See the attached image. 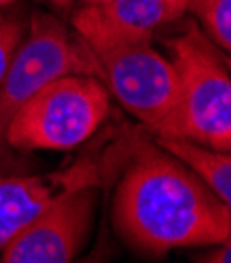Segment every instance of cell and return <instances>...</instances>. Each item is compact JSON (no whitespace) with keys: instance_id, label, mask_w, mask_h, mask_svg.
Wrapping results in <instances>:
<instances>
[{"instance_id":"1","label":"cell","mask_w":231,"mask_h":263,"mask_svg":"<svg viewBox=\"0 0 231 263\" xmlns=\"http://www.w3.org/2000/svg\"><path fill=\"white\" fill-rule=\"evenodd\" d=\"M113 221L131 249L150 257L223 245L231 234L229 205L181 161L144 138L136 140L117 186Z\"/></svg>"},{"instance_id":"2","label":"cell","mask_w":231,"mask_h":263,"mask_svg":"<svg viewBox=\"0 0 231 263\" xmlns=\"http://www.w3.org/2000/svg\"><path fill=\"white\" fill-rule=\"evenodd\" d=\"M177 76V109L162 138L231 151V78L227 54L196 23L167 42Z\"/></svg>"},{"instance_id":"3","label":"cell","mask_w":231,"mask_h":263,"mask_svg":"<svg viewBox=\"0 0 231 263\" xmlns=\"http://www.w3.org/2000/svg\"><path fill=\"white\" fill-rule=\"evenodd\" d=\"M111 109V92L94 76H60L44 84L15 113L7 127L13 153L71 151L100 127Z\"/></svg>"},{"instance_id":"4","label":"cell","mask_w":231,"mask_h":263,"mask_svg":"<svg viewBox=\"0 0 231 263\" xmlns=\"http://www.w3.org/2000/svg\"><path fill=\"white\" fill-rule=\"evenodd\" d=\"M60 76H94L98 67L88 46L60 19L36 11L27 36L0 82V174H17L21 157L7 144V127L15 113L44 84Z\"/></svg>"},{"instance_id":"5","label":"cell","mask_w":231,"mask_h":263,"mask_svg":"<svg viewBox=\"0 0 231 263\" xmlns=\"http://www.w3.org/2000/svg\"><path fill=\"white\" fill-rule=\"evenodd\" d=\"M98 80L156 138L167 134L177 109V76L152 40H117L88 46Z\"/></svg>"},{"instance_id":"6","label":"cell","mask_w":231,"mask_h":263,"mask_svg":"<svg viewBox=\"0 0 231 263\" xmlns=\"http://www.w3.org/2000/svg\"><path fill=\"white\" fill-rule=\"evenodd\" d=\"M96 201L98 184L62 196L3 249V263H73L90 234Z\"/></svg>"},{"instance_id":"7","label":"cell","mask_w":231,"mask_h":263,"mask_svg":"<svg viewBox=\"0 0 231 263\" xmlns=\"http://www.w3.org/2000/svg\"><path fill=\"white\" fill-rule=\"evenodd\" d=\"M98 172V165L83 159L69 170L46 176L0 174V251L62 196L81 186L100 184Z\"/></svg>"},{"instance_id":"8","label":"cell","mask_w":231,"mask_h":263,"mask_svg":"<svg viewBox=\"0 0 231 263\" xmlns=\"http://www.w3.org/2000/svg\"><path fill=\"white\" fill-rule=\"evenodd\" d=\"M187 0H104L83 5L71 25L86 46L117 40H152L154 34L183 17Z\"/></svg>"},{"instance_id":"9","label":"cell","mask_w":231,"mask_h":263,"mask_svg":"<svg viewBox=\"0 0 231 263\" xmlns=\"http://www.w3.org/2000/svg\"><path fill=\"white\" fill-rule=\"evenodd\" d=\"M156 144L204 182L219 199L231 207V157L229 153L208 148L204 144L179 140V138H156Z\"/></svg>"},{"instance_id":"10","label":"cell","mask_w":231,"mask_h":263,"mask_svg":"<svg viewBox=\"0 0 231 263\" xmlns=\"http://www.w3.org/2000/svg\"><path fill=\"white\" fill-rule=\"evenodd\" d=\"M187 11L225 54L231 50V0H187Z\"/></svg>"},{"instance_id":"11","label":"cell","mask_w":231,"mask_h":263,"mask_svg":"<svg viewBox=\"0 0 231 263\" xmlns=\"http://www.w3.org/2000/svg\"><path fill=\"white\" fill-rule=\"evenodd\" d=\"M29 29V19L23 9H0V82L5 80Z\"/></svg>"},{"instance_id":"12","label":"cell","mask_w":231,"mask_h":263,"mask_svg":"<svg viewBox=\"0 0 231 263\" xmlns=\"http://www.w3.org/2000/svg\"><path fill=\"white\" fill-rule=\"evenodd\" d=\"M194 261L196 263H231V245L229 242L215 245V249L196 255Z\"/></svg>"},{"instance_id":"13","label":"cell","mask_w":231,"mask_h":263,"mask_svg":"<svg viewBox=\"0 0 231 263\" xmlns=\"http://www.w3.org/2000/svg\"><path fill=\"white\" fill-rule=\"evenodd\" d=\"M111 253H113V249H111L109 240L107 238H100V240H98V245L90 251V255L83 257L79 263H109Z\"/></svg>"},{"instance_id":"14","label":"cell","mask_w":231,"mask_h":263,"mask_svg":"<svg viewBox=\"0 0 231 263\" xmlns=\"http://www.w3.org/2000/svg\"><path fill=\"white\" fill-rule=\"evenodd\" d=\"M48 3H50L56 11H60V13H67L69 7H71V0H48Z\"/></svg>"},{"instance_id":"15","label":"cell","mask_w":231,"mask_h":263,"mask_svg":"<svg viewBox=\"0 0 231 263\" xmlns=\"http://www.w3.org/2000/svg\"><path fill=\"white\" fill-rule=\"evenodd\" d=\"M15 3H19V0H0V9H5V7H13Z\"/></svg>"},{"instance_id":"16","label":"cell","mask_w":231,"mask_h":263,"mask_svg":"<svg viewBox=\"0 0 231 263\" xmlns=\"http://www.w3.org/2000/svg\"><path fill=\"white\" fill-rule=\"evenodd\" d=\"M96 3H104V0H83V5H96Z\"/></svg>"}]
</instances>
